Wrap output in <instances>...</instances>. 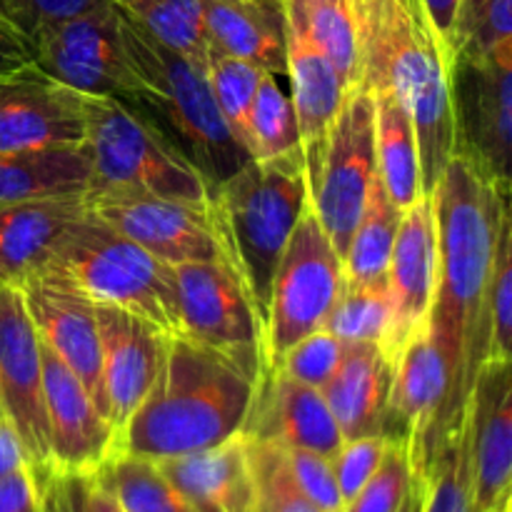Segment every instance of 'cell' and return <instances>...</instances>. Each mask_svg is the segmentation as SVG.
Returning a JSON list of instances; mask_svg holds the SVG:
<instances>
[{"label":"cell","mask_w":512,"mask_h":512,"mask_svg":"<svg viewBox=\"0 0 512 512\" xmlns=\"http://www.w3.org/2000/svg\"><path fill=\"white\" fill-rule=\"evenodd\" d=\"M0 413H3V410H0Z\"/></svg>","instance_id":"55"},{"label":"cell","mask_w":512,"mask_h":512,"mask_svg":"<svg viewBox=\"0 0 512 512\" xmlns=\"http://www.w3.org/2000/svg\"><path fill=\"white\" fill-rule=\"evenodd\" d=\"M38 508H40V505H38Z\"/></svg>","instance_id":"56"},{"label":"cell","mask_w":512,"mask_h":512,"mask_svg":"<svg viewBox=\"0 0 512 512\" xmlns=\"http://www.w3.org/2000/svg\"><path fill=\"white\" fill-rule=\"evenodd\" d=\"M178 295L175 335L263 363L265 343L243 285L223 260L173 265Z\"/></svg>","instance_id":"12"},{"label":"cell","mask_w":512,"mask_h":512,"mask_svg":"<svg viewBox=\"0 0 512 512\" xmlns=\"http://www.w3.org/2000/svg\"><path fill=\"white\" fill-rule=\"evenodd\" d=\"M90 215L168 265L223 260L205 205L123 190H88Z\"/></svg>","instance_id":"14"},{"label":"cell","mask_w":512,"mask_h":512,"mask_svg":"<svg viewBox=\"0 0 512 512\" xmlns=\"http://www.w3.org/2000/svg\"><path fill=\"white\" fill-rule=\"evenodd\" d=\"M385 448H388V438H383V435H365V438L343 440L338 453L333 455V470L345 505L373 478L380 460H383Z\"/></svg>","instance_id":"44"},{"label":"cell","mask_w":512,"mask_h":512,"mask_svg":"<svg viewBox=\"0 0 512 512\" xmlns=\"http://www.w3.org/2000/svg\"><path fill=\"white\" fill-rule=\"evenodd\" d=\"M440 273L438 218L433 195H420L410 208L403 210L393 253H390L388 283L390 333L385 340L388 358H398V350L418 328L428 325Z\"/></svg>","instance_id":"16"},{"label":"cell","mask_w":512,"mask_h":512,"mask_svg":"<svg viewBox=\"0 0 512 512\" xmlns=\"http://www.w3.org/2000/svg\"><path fill=\"white\" fill-rule=\"evenodd\" d=\"M40 485L30 465L0 480V512H38Z\"/></svg>","instance_id":"47"},{"label":"cell","mask_w":512,"mask_h":512,"mask_svg":"<svg viewBox=\"0 0 512 512\" xmlns=\"http://www.w3.org/2000/svg\"><path fill=\"white\" fill-rule=\"evenodd\" d=\"M208 53L248 60L260 70L285 75L283 5L258 0H200Z\"/></svg>","instance_id":"27"},{"label":"cell","mask_w":512,"mask_h":512,"mask_svg":"<svg viewBox=\"0 0 512 512\" xmlns=\"http://www.w3.org/2000/svg\"><path fill=\"white\" fill-rule=\"evenodd\" d=\"M440 45L455 63V23H458L460 0H420Z\"/></svg>","instance_id":"48"},{"label":"cell","mask_w":512,"mask_h":512,"mask_svg":"<svg viewBox=\"0 0 512 512\" xmlns=\"http://www.w3.org/2000/svg\"><path fill=\"white\" fill-rule=\"evenodd\" d=\"M283 15L303 28L320 53L338 68L350 90L358 88L363 60L350 0H283Z\"/></svg>","instance_id":"30"},{"label":"cell","mask_w":512,"mask_h":512,"mask_svg":"<svg viewBox=\"0 0 512 512\" xmlns=\"http://www.w3.org/2000/svg\"><path fill=\"white\" fill-rule=\"evenodd\" d=\"M400 218H403V210L390 200L388 190L378 178L343 255L345 288L368 285L385 278Z\"/></svg>","instance_id":"31"},{"label":"cell","mask_w":512,"mask_h":512,"mask_svg":"<svg viewBox=\"0 0 512 512\" xmlns=\"http://www.w3.org/2000/svg\"><path fill=\"white\" fill-rule=\"evenodd\" d=\"M258 3H263V5H273V8H280V5H283V0H258Z\"/></svg>","instance_id":"54"},{"label":"cell","mask_w":512,"mask_h":512,"mask_svg":"<svg viewBox=\"0 0 512 512\" xmlns=\"http://www.w3.org/2000/svg\"><path fill=\"white\" fill-rule=\"evenodd\" d=\"M390 320L393 310H390L388 283L383 278L368 285L345 288L330 318L325 320V328L343 345L378 343L380 348H385Z\"/></svg>","instance_id":"36"},{"label":"cell","mask_w":512,"mask_h":512,"mask_svg":"<svg viewBox=\"0 0 512 512\" xmlns=\"http://www.w3.org/2000/svg\"><path fill=\"white\" fill-rule=\"evenodd\" d=\"M358 25L360 88L388 90L410 115L420 150L423 195H433L455 155L453 60L420 0H350Z\"/></svg>","instance_id":"3"},{"label":"cell","mask_w":512,"mask_h":512,"mask_svg":"<svg viewBox=\"0 0 512 512\" xmlns=\"http://www.w3.org/2000/svg\"><path fill=\"white\" fill-rule=\"evenodd\" d=\"M425 488H428V478H425V475H413V483H410L408 495H405L398 512H423Z\"/></svg>","instance_id":"52"},{"label":"cell","mask_w":512,"mask_h":512,"mask_svg":"<svg viewBox=\"0 0 512 512\" xmlns=\"http://www.w3.org/2000/svg\"><path fill=\"white\" fill-rule=\"evenodd\" d=\"M473 510L512 512V373L510 358H490L470 393Z\"/></svg>","instance_id":"19"},{"label":"cell","mask_w":512,"mask_h":512,"mask_svg":"<svg viewBox=\"0 0 512 512\" xmlns=\"http://www.w3.org/2000/svg\"><path fill=\"white\" fill-rule=\"evenodd\" d=\"M8 3L13 8L15 25L30 38V33L40 25L73 18V15L85 13L108 0H8Z\"/></svg>","instance_id":"45"},{"label":"cell","mask_w":512,"mask_h":512,"mask_svg":"<svg viewBox=\"0 0 512 512\" xmlns=\"http://www.w3.org/2000/svg\"><path fill=\"white\" fill-rule=\"evenodd\" d=\"M103 350V393L115 433L123 430L153 385L165 333L140 315L113 305H95Z\"/></svg>","instance_id":"23"},{"label":"cell","mask_w":512,"mask_h":512,"mask_svg":"<svg viewBox=\"0 0 512 512\" xmlns=\"http://www.w3.org/2000/svg\"><path fill=\"white\" fill-rule=\"evenodd\" d=\"M345 345L330 333L328 328H318L303 340L285 350L268 368L278 370L285 378L298 380L310 388H323L343 360Z\"/></svg>","instance_id":"41"},{"label":"cell","mask_w":512,"mask_h":512,"mask_svg":"<svg viewBox=\"0 0 512 512\" xmlns=\"http://www.w3.org/2000/svg\"><path fill=\"white\" fill-rule=\"evenodd\" d=\"M343 290V258L308 203L275 270L265 325V368L305 335L325 328Z\"/></svg>","instance_id":"8"},{"label":"cell","mask_w":512,"mask_h":512,"mask_svg":"<svg viewBox=\"0 0 512 512\" xmlns=\"http://www.w3.org/2000/svg\"><path fill=\"white\" fill-rule=\"evenodd\" d=\"M33 278L63 285L93 305L140 315L163 333L178 328L173 265L100 223L90 210Z\"/></svg>","instance_id":"6"},{"label":"cell","mask_w":512,"mask_h":512,"mask_svg":"<svg viewBox=\"0 0 512 512\" xmlns=\"http://www.w3.org/2000/svg\"><path fill=\"white\" fill-rule=\"evenodd\" d=\"M88 215L85 195L40 198L0 208V285L33 278L65 235Z\"/></svg>","instance_id":"25"},{"label":"cell","mask_w":512,"mask_h":512,"mask_svg":"<svg viewBox=\"0 0 512 512\" xmlns=\"http://www.w3.org/2000/svg\"><path fill=\"white\" fill-rule=\"evenodd\" d=\"M512 48V0H460L455 58H480Z\"/></svg>","instance_id":"38"},{"label":"cell","mask_w":512,"mask_h":512,"mask_svg":"<svg viewBox=\"0 0 512 512\" xmlns=\"http://www.w3.org/2000/svg\"><path fill=\"white\" fill-rule=\"evenodd\" d=\"M283 450V448H280ZM293 483L320 512H345V500L335 480L333 458L313 450H283Z\"/></svg>","instance_id":"43"},{"label":"cell","mask_w":512,"mask_h":512,"mask_svg":"<svg viewBox=\"0 0 512 512\" xmlns=\"http://www.w3.org/2000/svg\"><path fill=\"white\" fill-rule=\"evenodd\" d=\"M205 70H208L215 105H218L230 135L250 155V108H253L255 93H258L265 70L248 63V60L230 58V55L213 53V50L208 53Z\"/></svg>","instance_id":"35"},{"label":"cell","mask_w":512,"mask_h":512,"mask_svg":"<svg viewBox=\"0 0 512 512\" xmlns=\"http://www.w3.org/2000/svg\"><path fill=\"white\" fill-rule=\"evenodd\" d=\"M378 180L375 100L365 88L348 90L330 130L323 168L310 188V208L343 258Z\"/></svg>","instance_id":"10"},{"label":"cell","mask_w":512,"mask_h":512,"mask_svg":"<svg viewBox=\"0 0 512 512\" xmlns=\"http://www.w3.org/2000/svg\"><path fill=\"white\" fill-rule=\"evenodd\" d=\"M148 38L200 65H208V40L200 0H113Z\"/></svg>","instance_id":"32"},{"label":"cell","mask_w":512,"mask_h":512,"mask_svg":"<svg viewBox=\"0 0 512 512\" xmlns=\"http://www.w3.org/2000/svg\"><path fill=\"white\" fill-rule=\"evenodd\" d=\"M0 18L8 20V23L15 25V15H13V8H10L8 0H0ZM15 28H18V25H15ZM18 30H20V28H18Z\"/></svg>","instance_id":"53"},{"label":"cell","mask_w":512,"mask_h":512,"mask_svg":"<svg viewBox=\"0 0 512 512\" xmlns=\"http://www.w3.org/2000/svg\"><path fill=\"white\" fill-rule=\"evenodd\" d=\"M0 410L13 423L35 478L50 468L43 353L18 285H0Z\"/></svg>","instance_id":"11"},{"label":"cell","mask_w":512,"mask_h":512,"mask_svg":"<svg viewBox=\"0 0 512 512\" xmlns=\"http://www.w3.org/2000/svg\"><path fill=\"white\" fill-rule=\"evenodd\" d=\"M445 360L430 335L428 325L415 330L398 350L390 385L383 435L388 440H405L410 450L413 475H428L430 435L445 400Z\"/></svg>","instance_id":"18"},{"label":"cell","mask_w":512,"mask_h":512,"mask_svg":"<svg viewBox=\"0 0 512 512\" xmlns=\"http://www.w3.org/2000/svg\"><path fill=\"white\" fill-rule=\"evenodd\" d=\"M473 512H475V510H473Z\"/></svg>","instance_id":"57"},{"label":"cell","mask_w":512,"mask_h":512,"mask_svg":"<svg viewBox=\"0 0 512 512\" xmlns=\"http://www.w3.org/2000/svg\"><path fill=\"white\" fill-rule=\"evenodd\" d=\"M40 485V508L38 512H70L68 495H65L63 475L48 473L43 478H35Z\"/></svg>","instance_id":"51"},{"label":"cell","mask_w":512,"mask_h":512,"mask_svg":"<svg viewBox=\"0 0 512 512\" xmlns=\"http://www.w3.org/2000/svg\"><path fill=\"white\" fill-rule=\"evenodd\" d=\"M20 290H23L25 308H28L40 343L73 370L75 378L83 383L90 398L108 418L103 393V350H100L95 305L45 278H28L20 285Z\"/></svg>","instance_id":"21"},{"label":"cell","mask_w":512,"mask_h":512,"mask_svg":"<svg viewBox=\"0 0 512 512\" xmlns=\"http://www.w3.org/2000/svg\"><path fill=\"white\" fill-rule=\"evenodd\" d=\"M423 512H473V438L470 410L440 440L428 470Z\"/></svg>","instance_id":"34"},{"label":"cell","mask_w":512,"mask_h":512,"mask_svg":"<svg viewBox=\"0 0 512 512\" xmlns=\"http://www.w3.org/2000/svg\"><path fill=\"white\" fill-rule=\"evenodd\" d=\"M33 63L30 40L23 30L0 18V75Z\"/></svg>","instance_id":"49"},{"label":"cell","mask_w":512,"mask_h":512,"mask_svg":"<svg viewBox=\"0 0 512 512\" xmlns=\"http://www.w3.org/2000/svg\"><path fill=\"white\" fill-rule=\"evenodd\" d=\"M93 475L123 512H193L153 460L115 453Z\"/></svg>","instance_id":"33"},{"label":"cell","mask_w":512,"mask_h":512,"mask_svg":"<svg viewBox=\"0 0 512 512\" xmlns=\"http://www.w3.org/2000/svg\"><path fill=\"white\" fill-rule=\"evenodd\" d=\"M253 445L255 475H258V508L255 512H320L293 483L283 450L275 445Z\"/></svg>","instance_id":"42"},{"label":"cell","mask_w":512,"mask_h":512,"mask_svg":"<svg viewBox=\"0 0 512 512\" xmlns=\"http://www.w3.org/2000/svg\"><path fill=\"white\" fill-rule=\"evenodd\" d=\"M243 435L250 443L313 450L328 458L343 445V435L325 403L323 390L285 378L273 368H263Z\"/></svg>","instance_id":"20"},{"label":"cell","mask_w":512,"mask_h":512,"mask_svg":"<svg viewBox=\"0 0 512 512\" xmlns=\"http://www.w3.org/2000/svg\"><path fill=\"white\" fill-rule=\"evenodd\" d=\"M83 113L85 145L93 160L90 190L208 203L210 180L138 103L115 95H83Z\"/></svg>","instance_id":"7"},{"label":"cell","mask_w":512,"mask_h":512,"mask_svg":"<svg viewBox=\"0 0 512 512\" xmlns=\"http://www.w3.org/2000/svg\"><path fill=\"white\" fill-rule=\"evenodd\" d=\"M308 203V175L300 148L275 158H248L228 178L210 185L205 203L210 230L220 258L253 305L263 343L275 270Z\"/></svg>","instance_id":"4"},{"label":"cell","mask_w":512,"mask_h":512,"mask_svg":"<svg viewBox=\"0 0 512 512\" xmlns=\"http://www.w3.org/2000/svg\"><path fill=\"white\" fill-rule=\"evenodd\" d=\"M370 93V90H368ZM378 178L400 210L423 195L420 150L410 115L388 90H373Z\"/></svg>","instance_id":"29"},{"label":"cell","mask_w":512,"mask_h":512,"mask_svg":"<svg viewBox=\"0 0 512 512\" xmlns=\"http://www.w3.org/2000/svg\"><path fill=\"white\" fill-rule=\"evenodd\" d=\"M260 375L258 360L165 333L158 373L115 453L160 463L225 443L243 433Z\"/></svg>","instance_id":"2"},{"label":"cell","mask_w":512,"mask_h":512,"mask_svg":"<svg viewBox=\"0 0 512 512\" xmlns=\"http://www.w3.org/2000/svg\"><path fill=\"white\" fill-rule=\"evenodd\" d=\"M25 465H28V458H25L23 443H20L13 423L0 413V480L13 475L15 470L25 468Z\"/></svg>","instance_id":"50"},{"label":"cell","mask_w":512,"mask_h":512,"mask_svg":"<svg viewBox=\"0 0 512 512\" xmlns=\"http://www.w3.org/2000/svg\"><path fill=\"white\" fill-rule=\"evenodd\" d=\"M490 340L493 358H510L512 345V215L500 218L490 270Z\"/></svg>","instance_id":"40"},{"label":"cell","mask_w":512,"mask_h":512,"mask_svg":"<svg viewBox=\"0 0 512 512\" xmlns=\"http://www.w3.org/2000/svg\"><path fill=\"white\" fill-rule=\"evenodd\" d=\"M70 512H123L95 475H63Z\"/></svg>","instance_id":"46"},{"label":"cell","mask_w":512,"mask_h":512,"mask_svg":"<svg viewBox=\"0 0 512 512\" xmlns=\"http://www.w3.org/2000/svg\"><path fill=\"white\" fill-rule=\"evenodd\" d=\"M455 150L473 155L493 178L510 183L512 48L453 65Z\"/></svg>","instance_id":"13"},{"label":"cell","mask_w":512,"mask_h":512,"mask_svg":"<svg viewBox=\"0 0 512 512\" xmlns=\"http://www.w3.org/2000/svg\"><path fill=\"white\" fill-rule=\"evenodd\" d=\"M93 188V160L88 145L0 153V208L25 200L85 195Z\"/></svg>","instance_id":"28"},{"label":"cell","mask_w":512,"mask_h":512,"mask_svg":"<svg viewBox=\"0 0 512 512\" xmlns=\"http://www.w3.org/2000/svg\"><path fill=\"white\" fill-rule=\"evenodd\" d=\"M285 18V75L293 88L295 120H298L300 153L305 160L308 175V193L318 180L323 168L325 148H328L330 130L338 118L348 85L340 78L338 68L318 50V45L303 33L295 20Z\"/></svg>","instance_id":"22"},{"label":"cell","mask_w":512,"mask_h":512,"mask_svg":"<svg viewBox=\"0 0 512 512\" xmlns=\"http://www.w3.org/2000/svg\"><path fill=\"white\" fill-rule=\"evenodd\" d=\"M393 368V358L378 343L345 345L338 370L320 388L343 440L383 435Z\"/></svg>","instance_id":"26"},{"label":"cell","mask_w":512,"mask_h":512,"mask_svg":"<svg viewBox=\"0 0 512 512\" xmlns=\"http://www.w3.org/2000/svg\"><path fill=\"white\" fill-rule=\"evenodd\" d=\"M125 40L138 73L133 103L158 123L210 185L235 173L250 155L230 135L215 105L205 65L155 43L128 18Z\"/></svg>","instance_id":"5"},{"label":"cell","mask_w":512,"mask_h":512,"mask_svg":"<svg viewBox=\"0 0 512 512\" xmlns=\"http://www.w3.org/2000/svg\"><path fill=\"white\" fill-rule=\"evenodd\" d=\"M300 148L298 120L278 75L263 73L250 108V158H275Z\"/></svg>","instance_id":"37"},{"label":"cell","mask_w":512,"mask_h":512,"mask_svg":"<svg viewBox=\"0 0 512 512\" xmlns=\"http://www.w3.org/2000/svg\"><path fill=\"white\" fill-rule=\"evenodd\" d=\"M440 240V273L428 328L445 360V400L430 435L440 440L458 428L470 405L478 370L493 358L490 340V270L500 218L510 208V183L493 178L473 155L455 150L433 190Z\"/></svg>","instance_id":"1"},{"label":"cell","mask_w":512,"mask_h":512,"mask_svg":"<svg viewBox=\"0 0 512 512\" xmlns=\"http://www.w3.org/2000/svg\"><path fill=\"white\" fill-rule=\"evenodd\" d=\"M43 400L50 468L60 475H93L115 455L118 433L73 370L43 343Z\"/></svg>","instance_id":"15"},{"label":"cell","mask_w":512,"mask_h":512,"mask_svg":"<svg viewBox=\"0 0 512 512\" xmlns=\"http://www.w3.org/2000/svg\"><path fill=\"white\" fill-rule=\"evenodd\" d=\"M83 140V95L60 85L33 63L0 75V153Z\"/></svg>","instance_id":"17"},{"label":"cell","mask_w":512,"mask_h":512,"mask_svg":"<svg viewBox=\"0 0 512 512\" xmlns=\"http://www.w3.org/2000/svg\"><path fill=\"white\" fill-rule=\"evenodd\" d=\"M193 512H255L258 475L243 433L215 448L155 463Z\"/></svg>","instance_id":"24"},{"label":"cell","mask_w":512,"mask_h":512,"mask_svg":"<svg viewBox=\"0 0 512 512\" xmlns=\"http://www.w3.org/2000/svg\"><path fill=\"white\" fill-rule=\"evenodd\" d=\"M33 65L80 95L133 100L138 73L125 40V18L113 0L30 33Z\"/></svg>","instance_id":"9"},{"label":"cell","mask_w":512,"mask_h":512,"mask_svg":"<svg viewBox=\"0 0 512 512\" xmlns=\"http://www.w3.org/2000/svg\"><path fill=\"white\" fill-rule=\"evenodd\" d=\"M413 483V465L405 440H388L373 478L345 505V512H398Z\"/></svg>","instance_id":"39"}]
</instances>
